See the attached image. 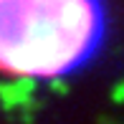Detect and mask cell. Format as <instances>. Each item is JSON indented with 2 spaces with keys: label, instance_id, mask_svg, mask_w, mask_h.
<instances>
[{
  "label": "cell",
  "instance_id": "6da1fadb",
  "mask_svg": "<svg viewBox=\"0 0 124 124\" xmlns=\"http://www.w3.org/2000/svg\"><path fill=\"white\" fill-rule=\"evenodd\" d=\"M104 0H0V71L13 76L63 78L101 51Z\"/></svg>",
  "mask_w": 124,
  "mask_h": 124
}]
</instances>
